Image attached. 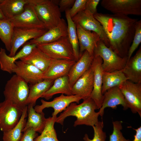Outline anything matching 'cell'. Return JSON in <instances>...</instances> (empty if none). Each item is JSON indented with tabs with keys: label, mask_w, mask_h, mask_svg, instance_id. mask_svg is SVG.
Returning a JSON list of instances; mask_svg holds the SVG:
<instances>
[{
	"label": "cell",
	"mask_w": 141,
	"mask_h": 141,
	"mask_svg": "<svg viewBox=\"0 0 141 141\" xmlns=\"http://www.w3.org/2000/svg\"><path fill=\"white\" fill-rule=\"evenodd\" d=\"M92 127L94 131V136L92 139L89 138L85 134L83 138L84 141H105L107 137L106 133L103 130L104 124L103 121H99Z\"/></svg>",
	"instance_id": "33"
},
{
	"label": "cell",
	"mask_w": 141,
	"mask_h": 141,
	"mask_svg": "<svg viewBox=\"0 0 141 141\" xmlns=\"http://www.w3.org/2000/svg\"><path fill=\"white\" fill-rule=\"evenodd\" d=\"M27 0H2L0 9L5 19H10L21 13Z\"/></svg>",
	"instance_id": "25"
},
{
	"label": "cell",
	"mask_w": 141,
	"mask_h": 141,
	"mask_svg": "<svg viewBox=\"0 0 141 141\" xmlns=\"http://www.w3.org/2000/svg\"><path fill=\"white\" fill-rule=\"evenodd\" d=\"M94 17L102 26L109 48L122 57H127L138 20L127 15L97 13Z\"/></svg>",
	"instance_id": "1"
},
{
	"label": "cell",
	"mask_w": 141,
	"mask_h": 141,
	"mask_svg": "<svg viewBox=\"0 0 141 141\" xmlns=\"http://www.w3.org/2000/svg\"><path fill=\"white\" fill-rule=\"evenodd\" d=\"M38 18L49 30L58 25L62 19L58 5L52 0H27Z\"/></svg>",
	"instance_id": "3"
},
{
	"label": "cell",
	"mask_w": 141,
	"mask_h": 141,
	"mask_svg": "<svg viewBox=\"0 0 141 141\" xmlns=\"http://www.w3.org/2000/svg\"><path fill=\"white\" fill-rule=\"evenodd\" d=\"M48 30L46 29L24 28L14 27L11 41V47L8 56H14L18 49L27 41L42 35Z\"/></svg>",
	"instance_id": "12"
},
{
	"label": "cell",
	"mask_w": 141,
	"mask_h": 141,
	"mask_svg": "<svg viewBox=\"0 0 141 141\" xmlns=\"http://www.w3.org/2000/svg\"><path fill=\"white\" fill-rule=\"evenodd\" d=\"M93 57L85 51L72 66L67 75L72 88L77 80L91 67Z\"/></svg>",
	"instance_id": "20"
},
{
	"label": "cell",
	"mask_w": 141,
	"mask_h": 141,
	"mask_svg": "<svg viewBox=\"0 0 141 141\" xmlns=\"http://www.w3.org/2000/svg\"><path fill=\"white\" fill-rule=\"evenodd\" d=\"M93 72L91 67L76 81L72 88V95L83 100L90 97L93 88Z\"/></svg>",
	"instance_id": "16"
},
{
	"label": "cell",
	"mask_w": 141,
	"mask_h": 141,
	"mask_svg": "<svg viewBox=\"0 0 141 141\" xmlns=\"http://www.w3.org/2000/svg\"><path fill=\"white\" fill-rule=\"evenodd\" d=\"M52 59L36 46L30 54L20 60L25 63L35 66L44 72Z\"/></svg>",
	"instance_id": "23"
},
{
	"label": "cell",
	"mask_w": 141,
	"mask_h": 141,
	"mask_svg": "<svg viewBox=\"0 0 141 141\" xmlns=\"http://www.w3.org/2000/svg\"><path fill=\"white\" fill-rule=\"evenodd\" d=\"M66 36H67V24L65 20L62 18L58 25L48 30L40 37L31 40L29 43L36 45L48 43Z\"/></svg>",
	"instance_id": "21"
},
{
	"label": "cell",
	"mask_w": 141,
	"mask_h": 141,
	"mask_svg": "<svg viewBox=\"0 0 141 141\" xmlns=\"http://www.w3.org/2000/svg\"><path fill=\"white\" fill-rule=\"evenodd\" d=\"M37 47L52 59L75 60L73 50L67 36L51 43L37 45Z\"/></svg>",
	"instance_id": "6"
},
{
	"label": "cell",
	"mask_w": 141,
	"mask_h": 141,
	"mask_svg": "<svg viewBox=\"0 0 141 141\" xmlns=\"http://www.w3.org/2000/svg\"><path fill=\"white\" fill-rule=\"evenodd\" d=\"M100 0H87L84 11L93 15L97 13V6Z\"/></svg>",
	"instance_id": "38"
},
{
	"label": "cell",
	"mask_w": 141,
	"mask_h": 141,
	"mask_svg": "<svg viewBox=\"0 0 141 141\" xmlns=\"http://www.w3.org/2000/svg\"><path fill=\"white\" fill-rule=\"evenodd\" d=\"M75 0H60L58 1V5L61 12L70 9L73 5Z\"/></svg>",
	"instance_id": "40"
},
{
	"label": "cell",
	"mask_w": 141,
	"mask_h": 141,
	"mask_svg": "<svg viewBox=\"0 0 141 141\" xmlns=\"http://www.w3.org/2000/svg\"><path fill=\"white\" fill-rule=\"evenodd\" d=\"M122 122L121 121H113V130L110 136L109 141H131L124 136L121 131L122 128Z\"/></svg>",
	"instance_id": "36"
},
{
	"label": "cell",
	"mask_w": 141,
	"mask_h": 141,
	"mask_svg": "<svg viewBox=\"0 0 141 141\" xmlns=\"http://www.w3.org/2000/svg\"><path fill=\"white\" fill-rule=\"evenodd\" d=\"M72 19L76 24H78L84 30L96 33L107 46L109 47V41L102 26L93 15L83 10L79 12Z\"/></svg>",
	"instance_id": "10"
},
{
	"label": "cell",
	"mask_w": 141,
	"mask_h": 141,
	"mask_svg": "<svg viewBox=\"0 0 141 141\" xmlns=\"http://www.w3.org/2000/svg\"><path fill=\"white\" fill-rule=\"evenodd\" d=\"M103 95L102 106L98 111L101 117L103 116L104 109L107 107L115 109L117 105H121L124 110H126L128 108L124 96L118 86L108 89Z\"/></svg>",
	"instance_id": "19"
},
{
	"label": "cell",
	"mask_w": 141,
	"mask_h": 141,
	"mask_svg": "<svg viewBox=\"0 0 141 141\" xmlns=\"http://www.w3.org/2000/svg\"><path fill=\"white\" fill-rule=\"evenodd\" d=\"M124 95L128 108L141 117V83L127 80L118 86Z\"/></svg>",
	"instance_id": "9"
},
{
	"label": "cell",
	"mask_w": 141,
	"mask_h": 141,
	"mask_svg": "<svg viewBox=\"0 0 141 141\" xmlns=\"http://www.w3.org/2000/svg\"><path fill=\"white\" fill-rule=\"evenodd\" d=\"M24 108L9 101L0 103V130L3 132L14 127L19 121Z\"/></svg>",
	"instance_id": "7"
},
{
	"label": "cell",
	"mask_w": 141,
	"mask_h": 141,
	"mask_svg": "<svg viewBox=\"0 0 141 141\" xmlns=\"http://www.w3.org/2000/svg\"><path fill=\"white\" fill-rule=\"evenodd\" d=\"M102 63L103 60L100 57L95 56L91 66L93 72V84L90 97L95 102L98 109L101 108L103 99V95L102 93L103 72L102 66Z\"/></svg>",
	"instance_id": "14"
},
{
	"label": "cell",
	"mask_w": 141,
	"mask_h": 141,
	"mask_svg": "<svg viewBox=\"0 0 141 141\" xmlns=\"http://www.w3.org/2000/svg\"><path fill=\"white\" fill-rule=\"evenodd\" d=\"M13 73L20 77L28 84L32 85L43 80V72L35 66L21 61L15 62Z\"/></svg>",
	"instance_id": "15"
},
{
	"label": "cell",
	"mask_w": 141,
	"mask_h": 141,
	"mask_svg": "<svg viewBox=\"0 0 141 141\" xmlns=\"http://www.w3.org/2000/svg\"><path fill=\"white\" fill-rule=\"evenodd\" d=\"M101 5L113 14L141 15V0H102Z\"/></svg>",
	"instance_id": "8"
},
{
	"label": "cell",
	"mask_w": 141,
	"mask_h": 141,
	"mask_svg": "<svg viewBox=\"0 0 141 141\" xmlns=\"http://www.w3.org/2000/svg\"><path fill=\"white\" fill-rule=\"evenodd\" d=\"M97 109L96 104L90 97L83 100L79 104L75 102L72 103L57 117L55 122L63 125L64 120L66 118L73 116L77 118L74 122V127L82 125L92 127L99 121V113L95 111Z\"/></svg>",
	"instance_id": "2"
},
{
	"label": "cell",
	"mask_w": 141,
	"mask_h": 141,
	"mask_svg": "<svg viewBox=\"0 0 141 141\" xmlns=\"http://www.w3.org/2000/svg\"><path fill=\"white\" fill-rule=\"evenodd\" d=\"M57 117V116H54L46 118L43 130L40 135L38 136L34 141H60L54 128Z\"/></svg>",
	"instance_id": "31"
},
{
	"label": "cell",
	"mask_w": 141,
	"mask_h": 141,
	"mask_svg": "<svg viewBox=\"0 0 141 141\" xmlns=\"http://www.w3.org/2000/svg\"><path fill=\"white\" fill-rule=\"evenodd\" d=\"M76 61L75 60L53 59L43 72V79L54 80L67 75L71 68Z\"/></svg>",
	"instance_id": "17"
},
{
	"label": "cell",
	"mask_w": 141,
	"mask_h": 141,
	"mask_svg": "<svg viewBox=\"0 0 141 141\" xmlns=\"http://www.w3.org/2000/svg\"><path fill=\"white\" fill-rule=\"evenodd\" d=\"M133 129L136 131V133L134 135V138L132 141H141V126L137 129Z\"/></svg>",
	"instance_id": "41"
},
{
	"label": "cell",
	"mask_w": 141,
	"mask_h": 141,
	"mask_svg": "<svg viewBox=\"0 0 141 141\" xmlns=\"http://www.w3.org/2000/svg\"><path fill=\"white\" fill-rule=\"evenodd\" d=\"M10 56L7 55L5 49L2 48L0 49V67L2 70L10 74L13 73L16 66L15 63H12L10 60Z\"/></svg>",
	"instance_id": "34"
},
{
	"label": "cell",
	"mask_w": 141,
	"mask_h": 141,
	"mask_svg": "<svg viewBox=\"0 0 141 141\" xmlns=\"http://www.w3.org/2000/svg\"><path fill=\"white\" fill-rule=\"evenodd\" d=\"M54 80L44 79L35 84L30 85L27 105L31 104L33 107L37 99L42 96L50 88Z\"/></svg>",
	"instance_id": "27"
},
{
	"label": "cell",
	"mask_w": 141,
	"mask_h": 141,
	"mask_svg": "<svg viewBox=\"0 0 141 141\" xmlns=\"http://www.w3.org/2000/svg\"><path fill=\"white\" fill-rule=\"evenodd\" d=\"M65 94L67 96L72 95L67 75L55 80L52 86L42 96L41 98L46 100L51 98L54 95L58 94Z\"/></svg>",
	"instance_id": "26"
},
{
	"label": "cell",
	"mask_w": 141,
	"mask_h": 141,
	"mask_svg": "<svg viewBox=\"0 0 141 141\" xmlns=\"http://www.w3.org/2000/svg\"><path fill=\"white\" fill-rule=\"evenodd\" d=\"M27 106L28 118L23 132L31 128L36 132L41 133L44 127L46 121L44 113L43 112H36L31 104Z\"/></svg>",
	"instance_id": "24"
},
{
	"label": "cell",
	"mask_w": 141,
	"mask_h": 141,
	"mask_svg": "<svg viewBox=\"0 0 141 141\" xmlns=\"http://www.w3.org/2000/svg\"><path fill=\"white\" fill-rule=\"evenodd\" d=\"M9 20L14 27L46 29L38 18L33 7L28 3L25 5L23 12Z\"/></svg>",
	"instance_id": "11"
},
{
	"label": "cell",
	"mask_w": 141,
	"mask_h": 141,
	"mask_svg": "<svg viewBox=\"0 0 141 141\" xmlns=\"http://www.w3.org/2000/svg\"><path fill=\"white\" fill-rule=\"evenodd\" d=\"M19 141H34L38 136L37 132L31 128H29L24 132Z\"/></svg>",
	"instance_id": "39"
},
{
	"label": "cell",
	"mask_w": 141,
	"mask_h": 141,
	"mask_svg": "<svg viewBox=\"0 0 141 141\" xmlns=\"http://www.w3.org/2000/svg\"><path fill=\"white\" fill-rule=\"evenodd\" d=\"M81 99V97L77 95L65 96L61 94L51 101H47L42 99L41 104L36 106L34 108L36 112L40 113L43 112V110L46 108L52 107L54 110L52 114V116H57L58 114L64 110L70 103L75 102L79 103Z\"/></svg>",
	"instance_id": "13"
},
{
	"label": "cell",
	"mask_w": 141,
	"mask_h": 141,
	"mask_svg": "<svg viewBox=\"0 0 141 141\" xmlns=\"http://www.w3.org/2000/svg\"><path fill=\"white\" fill-rule=\"evenodd\" d=\"M99 56L103 60L102 66L104 72H111L122 70L128 61L127 57H122L100 39L94 50L93 56Z\"/></svg>",
	"instance_id": "5"
},
{
	"label": "cell",
	"mask_w": 141,
	"mask_h": 141,
	"mask_svg": "<svg viewBox=\"0 0 141 141\" xmlns=\"http://www.w3.org/2000/svg\"><path fill=\"white\" fill-rule=\"evenodd\" d=\"M122 70L128 80L136 83H141V46L135 55L127 61Z\"/></svg>",
	"instance_id": "22"
},
{
	"label": "cell",
	"mask_w": 141,
	"mask_h": 141,
	"mask_svg": "<svg viewBox=\"0 0 141 141\" xmlns=\"http://www.w3.org/2000/svg\"><path fill=\"white\" fill-rule=\"evenodd\" d=\"M69 9H68L65 11L67 21V36L73 50L75 60L77 61L80 58L79 43L76 25L70 16Z\"/></svg>",
	"instance_id": "30"
},
{
	"label": "cell",
	"mask_w": 141,
	"mask_h": 141,
	"mask_svg": "<svg viewBox=\"0 0 141 141\" xmlns=\"http://www.w3.org/2000/svg\"><path fill=\"white\" fill-rule=\"evenodd\" d=\"M14 27L10 21L6 19L0 20V39L5 48L10 51Z\"/></svg>",
	"instance_id": "32"
},
{
	"label": "cell",
	"mask_w": 141,
	"mask_h": 141,
	"mask_svg": "<svg viewBox=\"0 0 141 141\" xmlns=\"http://www.w3.org/2000/svg\"><path fill=\"white\" fill-rule=\"evenodd\" d=\"M141 42V20H138L135 25V31L132 43L128 50V61Z\"/></svg>",
	"instance_id": "35"
},
{
	"label": "cell",
	"mask_w": 141,
	"mask_h": 141,
	"mask_svg": "<svg viewBox=\"0 0 141 141\" xmlns=\"http://www.w3.org/2000/svg\"><path fill=\"white\" fill-rule=\"evenodd\" d=\"M27 106L23 109L20 118L16 125L12 129L3 132V141H19L22 135L25 127L27 116Z\"/></svg>",
	"instance_id": "29"
},
{
	"label": "cell",
	"mask_w": 141,
	"mask_h": 141,
	"mask_svg": "<svg viewBox=\"0 0 141 141\" xmlns=\"http://www.w3.org/2000/svg\"><path fill=\"white\" fill-rule=\"evenodd\" d=\"M76 25L80 57L85 51L91 56L94 57L95 48L98 42L101 39L99 36L94 32L85 30L78 24Z\"/></svg>",
	"instance_id": "18"
},
{
	"label": "cell",
	"mask_w": 141,
	"mask_h": 141,
	"mask_svg": "<svg viewBox=\"0 0 141 141\" xmlns=\"http://www.w3.org/2000/svg\"><path fill=\"white\" fill-rule=\"evenodd\" d=\"M87 0H75L69 9V14L72 18L80 12L84 10Z\"/></svg>",
	"instance_id": "37"
},
{
	"label": "cell",
	"mask_w": 141,
	"mask_h": 141,
	"mask_svg": "<svg viewBox=\"0 0 141 141\" xmlns=\"http://www.w3.org/2000/svg\"><path fill=\"white\" fill-rule=\"evenodd\" d=\"M29 91L28 84L15 74L5 84L3 91L5 100L9 101L24 108L27 106Z\"/></svg>",
	"instance_id": "4"
},
{
	"label": "cell",
	"mask_w": 141,
	"mask_h": 141,
	"mask_svg": "<svg viewBox=\"0 0 141 141\" xmlns=\"http://www.w3.org/2000/svg\"><path fill=\"white\" fill-rule=\"evenodd\" d=\"M5 18L3 15L2 12L0 9V20H2Z\"/></svg>",
	"instance_id": "42"
},
{
	"label": "cell",
	"mask_w": 141,
	"mask_h": 141,
	"mask_svg": "<svg viewBox=\"0 0 141 141\" xmlns=\"http://www.w3.org/2000/svg\"><path fill=\"white\" fill-rule=\"evenodd\" d=\"M102 80V93L103 95L108 89L118 86L128 79L122 70H120L111 72L103 71Z\"/></svg>",
	"instance_id": "28"
}]
</instances>
